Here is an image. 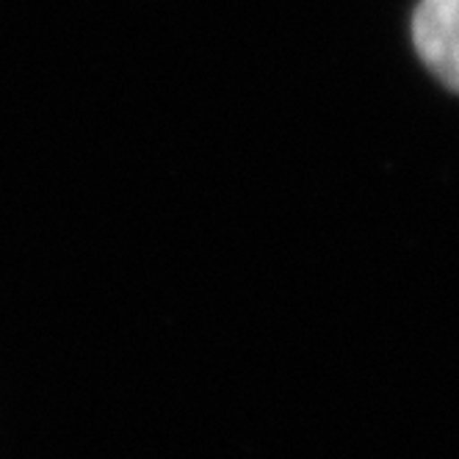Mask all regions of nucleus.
Segmentation results:
<instances>
[{"label":"nucleus","mask_w":459,"mask_h":459,"mask_svg":"<svg viewBox=\"0 0 459 459\" xmlns=\"http://www.w3.org/2000/svg\"><path fill=\"white\" fill-rule=\"evenodd\" d=\"M412 42L437 81L459 94V0H420L412 14Z\"/></svg>","instance_id":"obj_1"}]
</instances>
